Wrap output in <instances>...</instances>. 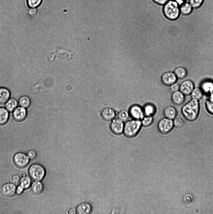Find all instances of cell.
Returning a JSON list of instances; mask_svg holds the SVG:
<instances>
[{
  "instance_id": "cell-1",
  "label": "cell",
  "mask_w": 213,
  "mask_h": 214,
  "mask_svg": "<svg viewBox=\"0 0 213 214\" xmlns=\"http://www.w3.org/2000/svg\"><path fill=\"white\" fill-rule=\"evenodd\" d=\"M200 110L198 100L192 99L182 107L181 112L184 117L187 120L192 122L198 117Z\"/></svg>"
},
{
  "instance_id": "cell-2",
  "label": "cell",
  "mask_w": 213,
  "mask_h": 214,
  "mask_svg": "<svg viewBox=\"0 0 213 214\" xmlns=\"http://www.w3.org/2000/svg\"><path fill=\"white\" fill-rule=\"evenodd\" d=\"M163 12L167 19L172 20L177 19L180 14V6L175 0H169L163 6Z\"/></svg>"
},
{
  "instance_id": "cell-3",
  "label": "cell",
  "mask_w": 213,
  "mask_h": 214,
  "mask_svg": "<svg viewBox=\"0 0 213 214\" xmlns=\"http://www.w3.org/2000/svg\"><path fill=\"white\" fill-rule=\"evenodd\" d=\"M142 126L140 120L133 119L124 123L123 133L127 138H132L139 133Z\"/></svg>"
},
{
  "instance_id": "cell-4",
  "label": "cell",
  "mask_w": 213,
  "mask_h": 214,
  "mask_svg": "<svg viewBox=\"0 0 213 214\" xmlns=\"http://www.w3.org/2000/svg\"><path fill=\"white\" fill-rule=\"evenodd\" d=\"M30 177L35 181H40L44 177L45 171L43 167L40 165L34 164L32 165L29 170Z\"/></svg>"
},
{
  "instance_id": "cell-5",
  "label": "cell",
  "mask_w": 213,
  "mask_h": 214,
  "mask_svg": "<svg viewBox=\"0 0 213 214\" xmlns=\"http://www.w3.org/2000/svg\"><path fill=\"white\" fill-rule=\"evenodd\" d=\"M174 127L173 120L166 117L161 119L157 124L159 131L163 134L169 133L172 130Z\"/></svg>"
},
{
  "instance_id": "cell-6",
  "label": "cell",
  "mask_w": 213,
  "mask_h": 214,
  "mask_svg": "<svg viewBox=\"0 0 213 214\" xmlns=\"http://www.w3.org/2000/svg\"><path fill=\"white\" fill-rule=\"evenodd\" d=\"M110 124V129L112 132L116 135L123 133L124 123V122L118 118H114Z\"/></svg>"
},
{
  "instance_id": "cell-7",
  "label": "cell",
  "mask_w": 213,
  "mask_h": 214,
  "mask_svg": "<svg viewBox=\"0 0 213 214\" xmlns=\"http://www.w3.org/2000/svg\"><path fill=\"white\" fill-rule=\"evenodd\" d=\"M13 161L15 164L20 168L26 166L29 162V158L24 153L19 152L16 154L13 157Z\"/></svg>"
},
{
  "instance_id": "cell-8",
  "label": "cell",
  "mask_w": 213,
  "mask_h": 214,
  "mask_svg": "<svg viewBox=\"0 0 213 214\" xmlns=\"http://www.w3.org/2000/svg\"><path fill=\"white\" fill-rule=\"evenodd\" d=\"M128 112L130 116L134 119L141 120L145 115L143 108L136 104L131 106Z\"/></svg>"
},
{
  "instance_id": "cell-9",
  "label": "cell",
  "mask_w": 213,
  "mask_h": 214,
  "mask_svg": "<svg viewBox=\"0 0 213 214\" xmlns=\"http://www.w3.org/2000/svg\"><path fill=\"white\" fill-rule=\"evenodd\" d=\"M27 115L26 108L21 106L17 107L13 111L12 117L16 121L21 122L26 118Z\"/></svg>"
},
{
  "instance_id": "cell-10",
  "label": "cell",
  "mask_w": 213,
  "mask_h": 214,
  "mask_svg": "<svg viewBox=\"0 0 213 214\" xmlns=\"http://www.w3.org/2000/svg\"><path fill=\"white\" fill-rule=\"evenodd\" d=\"M177 80V77L174 73L171 71L164 73L161 78L162 83L166 86H170L176 82Z\"/></svg>"
},
{
  "instance_id": "cell-11",
  "label": "cell",
  "mask_w": 213,
  "mask_h": 214,
  "mask_svg": "<svg viewBox=\"0 0 213 214\" xmlns=\"http://www.w3.org/2000/svg\"><path fill=\"white\" fill-rule=\"evenodd\" d=\"M194 88L193 83L189 80L183 81L180 85L179 91L185 96L190 95Z\"/></svg>"
},
{
  "instance_id": "cell-12",
  "label": "cell",
  "mask_w": 213,
  "mask_h": 214,
  "mask_svg": "<svg viewBox=\"0 0 213 214\" xmlns=\"http://www.w3.org/2000/svg\"><path fill=\"white\" fill-rule=\"evenodd\" d=\"M16 189L15 184L12 183H8L3 185L2 187V191L5 196L11 197L16 193Z\"/></svg>"
},
{
  "instance_id": "cell-13",
  "label": "cell",
  "mask_w": 213,
  "mask_h": 214,
  "mask_svg": "<svg viewBox=\"0 0 213 214\" xmlns=\"http://www.w3.org/2000/svg\"><path fill=\"white\" fill-rule=\"evenodd\" d=\"M185 95L179 90L173 92L171 99L173 103L176 105L182 104L185 100Z\"/></svg>"
},
{
  "instance_id": "cell-14",
  "label": "cell",
  "mask_w": 213,
  "mask_h": 214,
  "mask_svg": "<svg viewBox=\"0 0 213 214\" xmlns=\"http://www.w3.org/2000/svg\"><path fill=\"white\" fill-rule=\"evenodd\" d=\"M101 116L104 120L106 121H111L115 118L116 112L111 108H106L102 111Z\"/></svg>"
},
{
  "instance_id": "cell-15",
  "label": "cell",
  "mask_w": 213,
  "mask_h": 214,
  "mask_svg": "<svg viewBox=\"0 0 213 214\" xmlns=\"http://www.w3.org/2000/svg\"><path fill=\"white\" fill-rule=\"evenodd\" d=\"M164 114L165 117L172 120L175 118L177 115V111L176 108L171 106L166 107L164 109Z\"/></svg>"
},
{
  "instance_id": "cell-16",
  "label": "cell",
  "mask_w": 213,
  "mask_h": 214,
  "mask_svg": "<svg viewBox=\"0 0 213 214\" xmlns=\"http://www.w3.org/2000/svg\"><path fill=\"white\" fill-rule=\"evenodd\" d=\"M92 210L91 206L89 204L84 202L80 204L76 209L77 213L79 214H88Z\"/></svg>"
},
{
  "instance_id": "cell-17",
  "label": "cell",
  "mask_w": 213,
  "mask_h": 214,
  "mask_svg": "<svg viewBox=\"0 0 213 214\" xmlns=\"http://www.w3.org/2000/svg\"><path fill=\"white\" fill-rule=\"evenodd\" d=\"M10 93L9 90L4 87L0 88V104L5 103L9 99Z\"/></svg>"
},
{
  "instance_id": "cell-18",
  "label": "cell",
  "mask_w": 213,
  "mask_h": 214,
  "mask_svg": "<svg viewBox=\"0 0 213 214\" xmlns=\"http://www.w3.org/2000/svg\"><path fill=\"white\" fill-rule=\"evenodd\" d=\"M9 118V111L4 107H0V125L6 124Z\"/></svg>"
},
{
  "instance_id": "cell-19",
  "label": "cell",
  "mask_w": 213,
  "mask_h": 214,
  "mask_svg": "<svg viewBox=\"0 0 213 214\" xmlns=\"http://www.w3.org/2000/svg\"><path fill=\"white\" fill-rule=\"evenodd\" d=\"M193 8L188 1L185 2L180 6V13L185 15L190 14L192 12Z\"/></svg>"
},
{
  "instance_id": "cell-20",
  "label": "cell",
  "mask_w": 213,
  "mask_h": 214,
  "mask_svg": "<svg viewBox=\"0 0 213 214\" xmlns=\"http://www.w3.org/2000/svg\"><path fill=\"white\" fill-rule=\"evenodd\" d=\"M43 190L42 184L39 181H36L33 183L31 186V190L35 195L41 194Z\"/></svg>"
},
{
  "instance_id": "cell-21",
  "label": "cell",
  "mask_w": 213,
  "mask_h": 214,
  "mask_svg": "<svg viewBox=\"0 0 213 214\" xmlns=\"http://www.w3.org/2000/svg\"><path fill=\"white\" fill-rule=\"evenodd\" d=\"M143 109L144 115H146L152 116L156 112L155 106L150 103L146 104Z\"/></svg>"
},
{
  "instance_id": "cell-22",
  "label": "cell",
  "mask_w": 213,
  "mask_h": 214,
  "mask_svg": "<svg viewBox=\"0 0 213 214\" xmlns=\"http://www.w3.org/2000/svg\"><path fill=\"white\" fill-rule=\"evenodd\" d=\"M17 102L15 99H9L5 103V108L10 112H13L17 107Z\"/></svg>"
},
{
  "instance_id": "cell-23",
  "label": "cell",
  "mask_w": 213,
  "mask_h": 214,
  "mask_svg": "<svg viewBox=\"0 0 213 214\" xmlns=\"http://www.w3.org/2000/svg\"><path fill=\"white\" fill-rule=\"evenodd\" d=\"M19 104L20 106L27 108L30 106L31 100L27 96H24L21 97L19 100Z\"/></svg>"
},
{
  "instance_id": "cell-24",
  "label": "cell",
  "mask_w": 213,
  "mask_h": 214,
  "mask_svg": "<svg viewBox=\"0 0 213 214\" xmlns=\"http://www.w3.org/2000/svg\"><path fill=\"white\" fill-rule=\"evenodd\" d=\"M190 95L192 99L198 100L202 97L203 92L201 89L194 88Z\"/></svg>"
},
{
  "instance_id": "cell-25",
  "label": "cell",
  "mask_w": 213,
  "mask_h": 214,
  "mask_svg": "<svg viewBox=\"0 0 213 214\" xmlns=\"http://www.w3.org/2000/svg\"><path fill=\"white\" fill-rule=\"evenodd\" d=\"M153 121V118L152 116L146 115L141 120L142 125L145 127L150 126L152 123Z\"/></svg>"
},
{
  "instance_id": "cell-26",
  "label": "cell",
  "mask_w": 213,
  "mask_h": 214,
  "mask_svg": "<svg viewBox=\"0 0 213 214\" xmlns=\"http://www.w3.org/2000/svg\"><path fill=\"white\" fill-rule=\"evenodd\" d=\"M174 73L177 77L180 79L184 78L186 75V70L182 67L176 68L175 70Z\"/></svg>"
},
{
  "instance_id": "cell-27",
  "label": "cell",
  "mask_w": 213,
  "mask_h": 214,
  "mask_svg": "<svg viewBox=\"0 0 213 214\" xmlns=\"http://www.w3.org/2000/svg\"><path fill=\"white\" fill-rule=\"evenodd\" d=\"M20 185L24 189L28 188L30 186L31 181L28 177L24 176L22 177L20 181Z\"/></svg>"
},
{
  "instance_id": "cell-28",
  "label": "cell",
  "mask_w": 213,
  "mask_h": 214,
  "mask_svg": "<svg viewBox=\"0 0 213 214\" xmlns=\"http://www.w3.org/2000/svg\"><path fill=\"white\" fill-rule=\"evenodd\" d=\"M205 104L208 112L213 115V96H211L206 100Z\"/></svg>"
},
{
  "instance_id": "cell-29",
  "label": "cell",
  "mask_w": 213,
  "mask_h": 214,
  "mask_svg": "<svg viewBox=\"0 0 213 214\" xmlns=\"http://www.w3.org/2000/svg\"><path fill=\"white\" fill-rule=\"evenodd\" d=\"M129 116L128 111L126 110L121 111L118 114V118L124 122L127 120Z\"/></svg>"
},
{
  "instance_id": "cell-30",
  "label": "cell",
  "mask_w": 213,
  "mask_h": 214,
  "mask_svg": "<svg viewBox=\"0 0 213 214\" xmlns=\"http://www.w3.org/2000/svg\"><path fill=\"white\" fill-rule=\"evenodd\" d=\"M42 0H27V6L29 8H37L42 3Z\"/></svg>"
},
{
  "instance_id": "cell-31",
  "label": "cell",
  "mask_w": 213,
  "mask_h": 214,
  "mask_svg": "<svg viewBox=\"0 0 213 214\" xmlns=\"http://www.w3.org/2000/svg\"><path fill=\"white\" fill-rule=\"evenodd\" d=\"M173 121L174 126L178 128L183 127L185 124L184 120L180 117H176Z\"/></svg>"
},
{
  "instance_id": "cell-32",
  "label": "cell",
  "mask_w": 213,
  "mask_h": 214,
  "mask_svg": "<svg viewBox=\"0 0 213 214\" xmlns=\"http://www.w3.org/2000/svg\"><path fill=\"white\" fill-rule=\"evenodd\" d=\"M188 2L193 8H196L201 6L203 0H188Z\"/></svg>"
},
{
  "instance_id": "cell-33",
  "label": "cell",
  "mask_w": 213,
  "mask_h": 214,
  "mask_svg": "<svg viewBox=\"0 0 213 214\" xmlns=\"http://www.w3.org/2000/svg\"><path fill=\"white\" fill-rule=\"evenodd\" d=\"M37 9L36 8H30L27 11V14L30 17H33L37 14Z\"/></svg>"
},
{
  "instance_id": "cell-34",
  "label": "cell",
  "mask_w": 213,
  "mask_h": 214,
  "mask_svg": "<svg viewBox=\"0 0 213 214\" xmlns=\"http://www.w3.org/2000/svg\"><path fill=\"white\" fill-rule=\"evenodd\" d=\"M170 86V90L172 92L179 90L180 85L176 82L172 84Z\"/></svg>"
},
{
  "instance_id": "cell-35",
  "label": "cell",
  "mask_w": 213,
  "mask_h": 214,
  "mask_svg": "<svg viewBox=\"0 0 213 214\" xmlns=\"http://www.w3.org/2000/svg\"><path fill=\"white\" fill-rule=\"evenodd\" d=\"M11 180L12 183L15 185H17L20 181L19 177L17 175H14L12 177Z\"/></svg>"
},
{
  "instance_id": "cell-36",
  "label": "cell",
  "mask_w": 213,
  "mask_h": 214,
  "mask_svg": "<svg viewBox=\"0 0 213 214\" xmlns=\"http://www.w3.org/2000/svg\"><path fill=\"white\" fill-rule=\"evenodd\" d=\"M27 156L30 159H33L36 157V152L32 150H30L27 153Z\"/></svg>"
},
{
  "instance_id": "cell-37",
  "label": "cell",
  "mask_w": 213,
  "mask_h": 214,
  "mask_svg": "<svg viewBox=\"0 0 213 214\" xmlns=\"http://www.w3.org/2000/svg\"><path fill=\"white\" fill-rule=\"evenodd\" d=\"M156 3L160 5H164L169 0H152Z\"/></svg>"
},
{
  "instance_id": "cell-38",
  "label": "cell",
  "mask_w": 213,
  "mask_h": 214,
  "mask_svg": "<svg viewBox=\"0 0 213 214\" xmlns=\"http://www.w3.org/2000/svg\"><path fill=\"white\" fill-rule=\"evenodd\" d=\"M24 189L19 185L16 189V193L18 195H20L22 193Z\"/></svg>"
},
{
  "instance_id": "cell-39",
  "label": "cell",
  "mask_w": 213,
  "mask_h": 214,
  "mask_svg": "<svg viewBox=\"0 0 213 214\" xmlns=\"http://www.w3.org/2000/svg\"><path fill=\"white\" fill-rule=\"evenodd\" d=\"M175 0L178 4L179 6L181 5L185 2L186 1H188V0Z\"/></svg>"
},
{
  "instance_id": "cell-40",
  "label": "cell",
  "mask_w": 213,
  "mask_h": 214,
  "mask_svg": "<svg viewBox=\"0 0 213 214\" xmlns=\"http://www.w3.org/2000/svg\"><path fill=\"white\" fill-rule=\"evenodd\" d=\"M69 214H76L77 213L76 210L74 208L71 209L68 211Z\"/></svg>"
}]
</instances>
